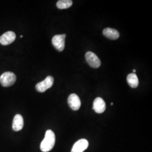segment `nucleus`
<instances>
[{"label": "nucleus", "instance_id": "39448f33", "mask_svg": "<svg viewBox=\"0 0 152 152\" xmlns=\"http://www.w3.org/2000/svg\"><path fill=\"white\" fill-rule=\"evenodd\" d=\"M85 58L87 63L94 68H98L101 65V61L94 53L88 51L85 54Z\"/></svg>", "mask_w": 152, "mask_h": 152}, {"label": "nucleus", "instance_id": "0eeeda50", "mask_svg": "<svg viewBox=\"0 0 152 152\" xmlns=\"http://www.w3.org/2000/svg\"><path fill=\"white\" fill-rule=\"evenodd\" d=\"M15 38V33L12 31H9L5 33L0 37V43L2 45H8L12 43Z\"/></svg>", "mask_w": 152, "mask_h": 152}, {"label": "nucleus", "instance_id": "9b49d317", "mask_svg": "<svg viewBox=\"0 0 152 152\" xmlns=\"http://www.w3.org/2000/svg\"><path fill=\"white\" fill-rule=\"evenodd\" d=\"M103 35L110 39L115 40L120 37V33L115 29L107 28L103 30Z\"/></svg>", "mask_w": 152, "mask_h": 152}, {"label": "nucleus", "instance_id": "20e7f679", "mask_svg": "<svg viewBox=\"0 0 152 152\" xmlns=\"http://www.w3.org/2000/svg\"><path fill=\"white\" fill-rule=\"evenodd\" d=\"M66 34L55 35L52 39V44L55 48L59 51H62L65 47V38Z\"/></svg>", "mask_w": 152, "mask_h": 152}, {"label": "nucleus", "instance_id": "f8f14e48", "mask_svg": "<svg viewBox=\"0 0 152 152\" xmlns=\"http://www.w3.org/2000/svg\"><path fill=\"white\" fill-rule=\"evenodd\" d=\"M127 81L132 88H136L139 85V79L135 73H130L127 77Z\"/></svg>", "mask_w": 152, "mask_h": 152}, {"label": "nucleus", "instance_id": "9d476101", "mask_svg": "<svg viewBox=\"0 0 152 152\" xmlns=\"http://www.w3.org/2000/svg\"><path fill=\"white\" fill-rule=\"evenodd\" d=\"M24 126V120L20 114H16L12 121V129L15 131L21 130Z\"/></svg>", "mask_w": 152, "mask_h": 152}, {"label": "nucleus", "instance_id": "1a4fd4ad", "mask_svg": "<svg viewBox=\"0 0 152 152\" xmlns=\"http://www.w3.org/2000/svg\"><path fill=\"white\" fill-rule=\"evenodd\" d=\"M88 146V142L87 140L82 139L77 141L73 146L71 152H83Z\"/></svg>", "mask_w": 152, "mask_h": 152}, {"label": "nucleus", "instance_id": "7ed1b4c3", "mask_svg": "<svg viewBox=\"0 0 152 152\" xmlns=\"http://www.w3.org/2000/svg\"><path fill=\"white\" fill-rule=\"evenodd\" d=\"M54 81V80L52 76H48L43 81L40 82L36 85V89L38 92H45L53 86Z\"/></svg>", "mask_w": 152, "mask_h": 152}, {"label": "nucleus", "instance_id": "ddd939ff", "mask_svg": "<svg viewBox=\"0 0 152 152\" xmlns=\"http://www.w3.org/2000/svg\"><path fill=\"white\" fill-rule=\"evenodd\" d=\"M73 4V2L71 0H60L58 1L56 6L59 9H65L69 8Z\"/></svg>", "mask_w": 152, "mask_h": 152}, {"label": "nucleus", "instance_id": "f03ea898", "mask_svg": "<svg viewBox=\"0 0 152 152\" xmlns=\"http://www.w3.org/2000/svg\"><path fill=\"white\" fill-rule=\"evenodd\" d=\"M16 80V76L14 73L6 72L0 77V83L4 87H9L15 83Z\"/></svg>", "mask_w": 152, "mask_h": 152}, {"label": "nucleus", "instance_id": "4468645a", "mask_svg": "<svg viewBox=\"0 0 152 152\" xmlns=\"http://www.w3.org/2000/svg\"><path fill=\"white\" fill-rule=\"evenodd\" d=\"M133 72H134V73H135L136 72V70H135V69H134V70H133Z\"/></svg>", "mask_w": 152, "mask_h": 152}, {"label": "nucleus", "instance_id": "423d86ee", "mask_svg": "<svg viewBox=\"0 0 152 152\" xmlns=\"http://www.w3.org/2000/svg\"><path fill=\"white\" fill-rule=\"evenodd\" d=\"M68 103L72 110H78L81 107V100L78 95L72 94L69 95L68 99Z\"/></svg>", "mask_w": 152, "mask_h": 152}, {"label": "nucleus", "instance_id": "6e6552de", "mask_svg": "<svg viewBox=\"0 0 152 152\" xmlns=\"http://www.w3.org/2000/svg\"><path fill=\"white\" fill-rule=\"evenodd\" d=\"M92 109L99 114L103 113L106 109V104L103 99L101 98H96L94 101Z\"/></svg>", "mask_w": 152, "mask_h": 152}, {"label": "nucleus", "instance_id": "2eb2a0df", "mask_svg": "<svg viewBox=\"0 0 152 152\" xmlns=\"http://www.w3.org/2000/svg\"><path fill=\"white\" fill-rule=\"evenodd\" d=\"M22 37H23V36H22V35H21V36H20V38H22Z\"/></svg>", "mask_w": 152, "mask_h": 152}, {"label": "nucleus", "instance_id": "f257e3e1", "mask_svg": "<svg viewBox=\"0 0 152 152\" xmlns=\"http://www.w3.org/2000/svg\"><path fill=\"white\" fill-rule=\"evenodd\" d=\"M55 144V135L54 132L51 130H48L46 132L45 136L43 141L40 145V149L43 152L50 151Z\"/></svg>", "mask_w": 152, "mask_h": 152}]
</instances>
